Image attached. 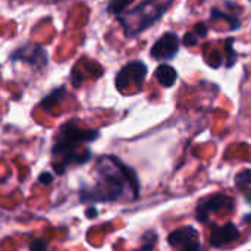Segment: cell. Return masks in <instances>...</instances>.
<instances>
[{
    "label": "cell",
    "instance_id": "6da1fadb",
    "mask_svg": "<svg viewBox=\"0 0 251 251\" xmlns=\"http://www.w3.org/2000/svg\"><path fill=\"white\" fill-rule=\"evenodd\" d=\"M96 184L91 188H81L82 203H112L125 197L137 199L140 193L138 176L132 168L116 156H101L94 168Z\"/></svg>",
    "mask_w": 251,
    "mask_h": 251
},
{
    "label": "cell",
    "instance_id": "7a4b0ae2",
    "mask_svg": "<svg viewBox=\"0 0 251 251\" xmlns=\"http://www.w3.org/2000/svg\"><path fill=\"white\" fill-rule=\"evenodd\" d=\"M97 129L81 126L76 121L60 125L51 147V166L54 174L63 175L72 166H81L91 160V150L85 147L99 138Z\"/></svg>",
    "mask_w": 251,
    "mask_h": 251
},
{
    "label": "cell",
    "instance_id": "3957f363",
    "mask_svg": "<svg viewBox=\"0 0 251 251\" xmlns=\"http://www.w3.org/2000/svg\"><path fill=\"white\" fill-rule=\"evenodd\" d=\"M174 0H146L134 9L128 10L124 16H116L126 38H134L153 26L172 6Z\"/></svg>",
    "mask_w": 251,
    "mask_h": 251
},
{
    "label": "cell",
    "instance_id": "277c9868",
    "mask_svg": "<svg viewBox=\"0 0 251 251\" xmlns=\"http://www.w3.org/2000/svg\"><path fill=\"white\" fill-rule=\"evenodd\" d=\"M147 66L144 62L141 60H134L126 63L118 74L115 78V87L119 93H126L131 85L137 87V90L140 91L143 88L144 79L147 76Z\"/></svg>",
    "mask_w": 251,
    "mask_h": 251
},
{
    "label": "cell",
    "instance_id": "5b68a950",
    "mask_svg": "<svg viewBox=\"0 0 251 251\" xmlns=\"http://www.w3.org/2000/svg\"><path fill=\"white\" fill-rule=\"evenodd\" d=\"M10 60L12 62H24V63L34 66L35 69H41L49 62V53L41 44L28 41L12 51Z\"/></svg>",
    "mask_w": 251,
    "mask_h": 251
},
{
    "label": "cell",
    "instance_id": "8992f818",
    "mask_svg": "<svg viewBox=\"0 0 251 251\" xmlns=\"http://www.w3.org/2000/svg\"><path fill=\"white\" fill-rule=\"evenodd\" d=\"M232 207H234V199L226 194L218 193L199 201L196 207V218L199 222L207 224L212 213H216L221 210H229Z\"/></svg>",
    "mask_w": 251,
    "mask_h": 251
},
{
    "label": "cell",
    "instance_id": "52a82bcc",
    "mask_svg": "<svg viewBox=\"0 0 251 251\" xmlns=\"http://www.w3.org/2000/svg\"><path fill=\"white\" fill-rule=\"evenodd\" d=\"M179 46H181V38L178 37V34L169 31V32H165L153 44V47L150 50V54L156 60L169 62V60H172L178 54Z\"/></svg>",
    "mask_w": 251,
    "mask_h": 251
},
{
    "label": "cell",
    "instance_id": "ba28073f",
    "mask_svg": "<svg viewBox=\"0 0 251 251\" xmlns=\"http://www.w3.org/2000/svg\"><path fill=\"white\" fill-rule=\"evenodd\" d=\"M168 243L171 247L182 249L184 251H194L201 249L199 243V232L193 226H184L172 231L168 235Z\"/></svg>",
    "mask_w": 251,
    "mask_h": 251
},
{
    "label": "cell",
    "instance_id": "9c48e42d",
    "mask_svg": "<svg viewBox=\"0 0 251 251\" xmlns=\"http://www.w3.org/2000/svg\"><path fill=\"white\" fill-rule=\"evenodd\" d=\"M241 235L240 229L235 226V224L229 222L224 226H213L210 234V246L213 247H224L229 243H234Z\"/></svg>",
    "mask_w": 251,
    "mask_h": 251
},
{
    "label": "cell",
    "instance_id": "30bf717a",
    "mask_svg": "<svg viewBox=\"0 0 251 251\" xmlns=\"http://www.w3.org/2000/svg\"><path fill=\"white\" fill-rule=\"evenodd\" d=\"M157 81L160 82V85L166 87V88H171L175 85L176 79H178V72L174 66L168 65V63H160L154 72Z\"/></svg>",
    "mask_w": 251,
    "mask_h": 251
},
{
    "label": "cell",
    "instance_id": "8fae6325",
    "mask_svg": "<svg viewBox=\"0 0 251 251\" xmlns=\"http://www.w3.org/2000/svg\"><path fill=\"white\" fill-rule=\"evenodd\" d=\"M68 94V91H66V88L65 87H59V88H56V90H53L49 96H46L43 100H41V103H40V106L41 107H44V109H51L53 106H56L65 96Z\"/></svg>",
    "mask_w": 251,
    "mask_h": 251
},
{
    "label": "cell",
    "instance_id": "7c38bea8",
    "mask_svg": "<svg viewBox=\"0 0 251 251\" xmlns=\"http://www.w3.org/2000/svg\"><path fill=\"white\" fill-rule=\"evenodd\" d=\"M135 0H110L107 4V13L110 15H122L129 4H132Z\"/></svg>",
    "mask_w": 251,
    "mask_h": 251
},
{
    "label": "cell",
    "instance_id": "4fadbf2b",
    "mask_svg": "<svg viewBox=\"0 0 251 251\" xmlns=\"http://www.w3.org/2000/svg\"><path fill=\"white\" fill-rule=\"evenodd\" d=\"M216 18H221V19H225V21H228L229 22V28L231 29H238L240 26H241V21L238 19V18H235V16H232L231 13H224L222 10H219V9H212V19L215 21Z\"/></svg>",
    "mask_w": 251,
    "mask_h": 251
},
{
    "label": "cell",
    "instance_id": "5bb4252c",
    "mask_svg": "<svg viewBox=\"0 0 251 251\" xmlns=\"http://www.w3.org/2000/svg\"><path fill=\"white\" fill-rule=\"evenodd\" d=\"M235 185L238 188H247L251 185V169H243L241 172H238L235 175Z\"/></svg>",
    "mask_w": 251,
    "mask_h": 251
},
{
    "label": "cell",
    "instance_id": "9a60e30c",
    "mask_svg": "<svg viewBox=\"0 0 251 251\" xmlns=\"http://www.w3.org/2000/svg\"><path fill=\"white\" fill-rule=\"evenodd\" d=\"M234 38H226L225 47H226V68H232L237 60V51L234 50Z\"/></svg>",
    "mask_w": 251,
    "mask_h": 251
},
{
    "label": "cell",
    "instance_id": "2e32d148",
    "mask_svg": "<svg viewBox=\"0 0 251 251\" xmlns=\"http://www.w3.org/2000/svg\"><path fill=\"white\" fill-rule=\"evenodd\" d=\"M141 240H143V244L140 247L141 250H153L156 246V241H157V234L154 231H147Z\"/></svg>",
    "mask_w": 251,
    "mask_h": 251
},
{
    "label": "cell",
    "instance_id": "e0dca14e",
    "mask_svg": "<svg viewBox=\"0 0 251 251\" xmlns=\"http://www.w3.org/2000/svg\"><path fill=\"white\" fill-rule=\"evenodd\" d=\"M197 41H199V37L196 35L194 31H188V32H185L184 37H182V44H184L185 47H193V46L197 44Z\"/></svg>",
    "mask_w": 251,
    "mask_h": 251
},
{
    "label": "cell",
    "instance_id": "ac0fdd59",
    "mask_svg": "<svg viewBox=\"0 0 251 251\" xmlns=\"http://www.w3.org/2000/svg\"><path fill=\"white\" fill-rule=\"evenodd\" d=\"M194 32H196V35H197L199 38H203V37L207 35L209 29H207V26H206L204 22H197V24L194 25Z\"/></svg>",
    "mask_w": 251,
    "mask_h": 251
},
{
    "label": "cell",
    "instance_id": "d6986e66",
    "mask_svg": "<svg viewBox=\"0 0 251 251\" xmlns=\"http://www.w3.org/2000/svg\"><path fill=\"white\" fill-rule=\"evenodd\" d=\"M38 181L41 185H50L53 182V175L50 172H43L40 176H38Z\"/></svg>",
    "mask_w": 251,
    "mask_h": 251
},
{
    "label": "cell",
    "instance_id": "ffe728a7",
    "mask_svg": "<svg viewBox=\"0 0 251 251\" xmlns=\"http://www.w3.org/2000/svg\"><path fill=\"white\" fill-rule=\"evenodd\" d=\"M47 249V244L44 243V241H41V240H34L31 244H29V250H46Z\"/></svg>",
    "mask_w": 251,
    "mask_h": 251
},
{
    "label": "cell",
    "instance_id": "44dd1931",
    "mask_svg": "<svg viewBox=\"0 0 251 251\" xmlns=\"http://www.w3.org/2000/svg\"><path fill=\"white\" fill-rule=\"evenodd\" d=\"M85 215H87L90 219H93V218H97L99 212H97V209H96V207H88V209H87V212H85Z\"/></svg>",
    "mask_w": 251,
    "mask_h": 251
},
{
    "label": "cell",
    "instance_id": "7402d4cb",
    "mask_svg": "<svg viewBox=\"0 0 251 251\" xmlns=\"http://www.w3.org/2000/svg\"><path fill=\"white\" fill-rule=\"evenodd\" d=\"M244 222L251 224V215H246V218H244Z\"/></svg>",
    "mask_w": 251,
    "mask_h": 251
},
{
    "label": "cell",
    "instance_id": "603a6c76",
    "mask_svg": "<svg viewBox=\"0 0 251 251\" xmlns=\"http://www.w3.org/2000/svg\"><path fill=\"white\" fill-rule=\"evenodd\" d=\"M246 197H247V200L251 203V193H247V196H246Z\"/></svg>",
    "mask_w": 251,
    "mask_h": 251
},
{
    "label": "cell",
    "instance_id": "cb8c5ba5",
    "mask_svg": "<svg viewBox=\"0 0 251 251\" xmlns=\"http://www.w3.org/2000/svg\"><path fill=\"white\" fill-rule=\"evenodd\" d=\"M249 1H251V0H249Z\"/></svg>",
    "mask_w": 251,
    "mask_h": 251
}]
</instances>
